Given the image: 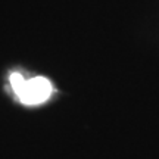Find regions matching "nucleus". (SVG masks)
<instances>
[{"label":"nucleus","mask_w":159,"mask_h":159,"mask_svg":"<svg viewBox=\"0 0 159 159\" xmlns=\"http://www.w3.org/2000/svg\"><path fill=\"white\" fill-rule=\"evenodd\" d=\"M12 90L15 91L18 99L28 106H35L46 102L52 96V84L47 78L34 77V78H24L21 74H12L9 77Z\"/></svg>","instance_id":"1"}]
</instances>
